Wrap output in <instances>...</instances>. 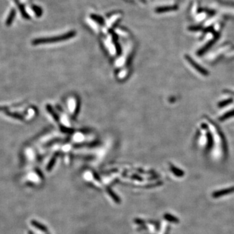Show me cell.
<instances>
[{"label": "cell", "instance_id": "9", "mask_svg": "<svg viewBox=\"0 0 234 234\" xmlns=\"http://www.w3.org/2000/svg\"><path fill=\"white\" fill-rule=\"evenodd\" d=\"M233 95H234V92H233Z\"/></svg>", "mask_w": 234, "mask_h": 234}, {"label": "cell", "instance_id": "6", "mask_svg": "<svg viewBox=\"0 0 234 234\" xmlns=\"http://www.w3.org/2000/svg\"><path fill=\"white\" fill-rule=\"evenodd\" d=\"M171 171H172V172L175 174L176 176H179V177L184 176V171H181V170H180L179 168H176L175 167H174V166H171Z\"/></svg>", "mask_w": 234, "mask_h": 234}, {"label": "cell", "instance_id": "5", "mask_svg": "<svg viewBox=\"0 0 234 234\" xmlns=\"http://www.w3.org/2000/svg\"><path fill=\"white\" fill-rule=\"evenodd\" d=\"M234 117V109L232 110V111H229L224 114L223 116H221L219 118V120L220 121H224V120H227V119L231 118V117Z\"/></svg>", "mask_w": 234, "mask_h": 234}, {"label": "cell", "instance_id": "4", "mask_svg": "<svg viewBox=\"0 0 234 234\" xmlns=\"http://www.w3.org/2000/svg\"><path fill=\"white\" fill-rule=\"evenodd\" d=\"M207 149L210 150V149L213 146V137L212 134L210 131L207 132Z\"/></svg>", "mask_w": 234, "mask_h": 234}, {"label": "cell", "instance_id": "7", "mask_svg": "<svg viewBox=\"0 0 234 234\" xmlns=\"http://www.w3.org/2000/svg\"><path fill=\"white\" fill-rule=\"evenodd\" d=\"M233 101V98H229V99H227V100H223L222 101L219 102V103L218 104V107H225V106H227L229 104H231L232 102Z\"/></svg>", "mask_w": 234, "mask_h": 234}, {"label": "cell", "instance_id": "2", "mask_svg": "<svg viewBox=\"0 0 234 234\" xmlns=\"http://www.w3.org/2000/svg\"><path fill=\"white\" fill-rule=\"evenodd\" d=\"M233 192H234V187H232L231 188L225 189L216 191V192H215L213 194V197H214L215 198H217V197H222V196L230 194Z\"/></svg>", "mask_w": 234, "mask_h": 234}, {"label": "cell", "instance_id": "1", "mask_svg": "<svg viewBox=\"0 0 234 234\" xmlns=\"http://www.w3.org/2000/svg\"><path fill=\"white\" fill-rule=\"evenodd\" d=\"M185 57L186 60L189 63L190 65L192 66L196 70H197L200 74H201L202 75H205V76H207V75H209V72L206 70L205 69H204L202 66L198 65V63H196L193 59L191 58L190 56H189V55H185Z\"/></svg>", "mask_w": 234, "mask_h": 234}, {"label": "cell", "instance_id": "8", "mask_svg": "<svg viewBox=\"0 0 234 234\" xmlns=\"http://www.w3.org/2000/svg\"><path fill=\"white\" fill-rule=\"evenodd\" d=\"M202 127H203V128H205V129H207V125H206V124H202Z\"/></svg>", "mask_w": 234, "mask_h": 234}, {"label": "cell", "instance_id": "3", "mask_svg": "<svg viewBox=\"0 0 234 234\" xmlns=\"http://www.w3.org/2000/svg\"><path fill=\"white\" fill-rule=\"evenodd\" d=\"M72 36V34H70V35H67L66 36H63V37L58 38V39H55V40H63V39H69V37H70ZM52 40H55V39H39V40H36L35 42H34V44H40V43H46V42H51L52 41Z\"/></svg>", "mask_w": 234, "mask_h": 234}]
</instances>
